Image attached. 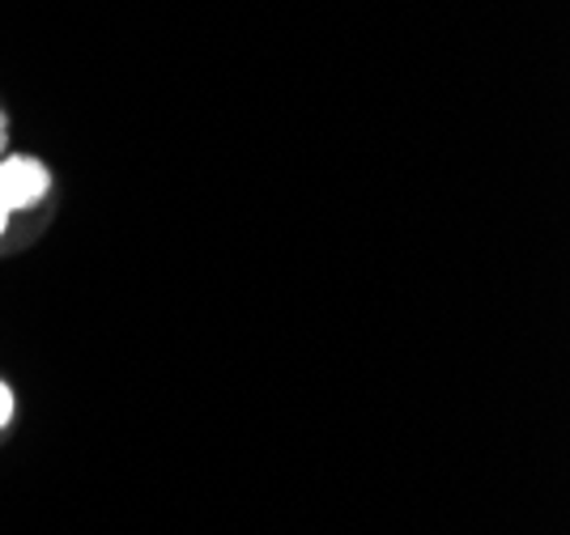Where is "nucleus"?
Listing matches in <instances>:
<instances>
[{"mask_svg":"<svg viewBox=\"0 0 570 535\" xmlns=\"http://www.w3.org/2000/svg\"><path fill=\"white\" fill-rule=\"evenodd\" d=\"M51 191V166L35 153H0V238L13 217L43 205Z\"/></svg>","mask_w":570,"mask_h":535,"instance_id":"1","label":"nucleus"},{"mask_svg":"<svg viewBox=\"0 0 570 535\" xmlns=\"http://www.w3.org/2000/svg\"><path fill=\"white\" fill-rule=\"evenodd\" d=\"M4 149H9V116L0 111V153H4Z\"/></svg>","mask_w":570,"mask_h":535,"instance_id":"3","label":"nucleus"},{"mask_svg":"<svg viewBox=\"0 0 570 535\" xmlns=\"http://www.w3.org/2000/svg\"><path fill=\"white\" fill-rule=\"evenodd\" d=\"M13 417H18V396H13V387L0 378V429H9Z\"/></svg>","mask_w":570,"mask_h":535,"instance_id":"2","label":"nucleus"}]
</instances>
